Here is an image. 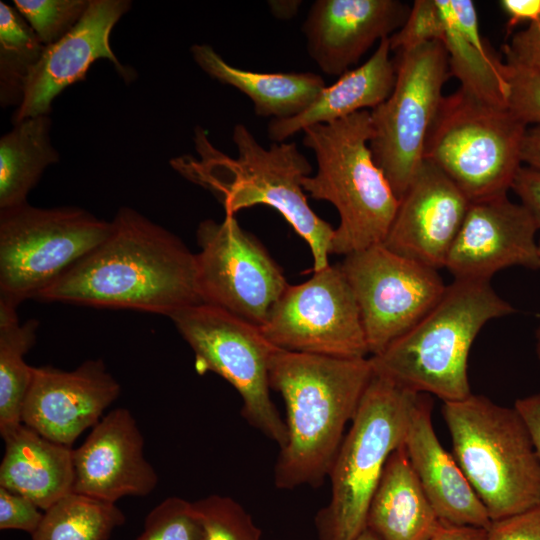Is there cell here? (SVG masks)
Returning <instances> with one entry per match:
<instances>
[{
	"label": "cell",
	"instance_id": "cell-1",
	"mask_svg": "<svg viewBox=\"0 0 540 540\" xmlns=\"http://www.w3.org/2000/svg\"><path fill=\"white\" fill-rule=\"evenodd\" d=\"M170 317L202 303L196 255L182 240L130 207L111 220L108 237L35 298Z\"/></svg>",
	"mask_w": 540,
	"mask_h": 540
},
{
	"label": "cell",
	"instance_id": "cell-2",
	"mask_svg": "<svg viewBox=\"0 0 540 540\" xmlns=\"http://www.w3.org/2000/svg\"><path fill=\"white\" fill-rule=\"evenodd\" d=\"M373 375L369 357L276 348L269 361V384L282 396L287 413V442L274 468L277 488L322 484Z\"/></svg>",
	"mask_w": 540,
	"mask_h": 540
},
{
	"label": "cell",
	"instance_id": "cell-3",
	"mask_svg": "<svg viewBox=\"0 0 540 540\" xmlns=\"http://www.w3.org/2000/svg\"><path fill=\"white\" fill-rule=\"evenodd\" d=\"M232 140L236 157L216 149L197 128L194 141L199 158L183 156L173 166L214 193L226 215L255 205L276 209L308 244L314 272L327 267L334 229L309 206L302 181L310 176L312 166L296 143H272L264 148L241 123L234 126Z\"/></svg>",
	"mask_w": 540,
	"mask_h": 540
},
{
	"label": "cell",
	"instance_id": "cell-4",
	"mask_svg": "<svg viewBox=\"0 0 540 540\" xmlns=\"http://www.w3.org/2000/svg\"><path fill=\"white\" fill-rule=\"evenodd\" d=\"M514 312L490 281L454 279L418 323L369 357L374 374L443 402L465 399L471 394L467 366L476 336L490 320Z\"/></svg>",
	"mask_w": 540,
	"mask_h": 540
},
{
	"label": "cell",
	"instance_id": "cell-5",
	"mask_svg": "<svg viewBox=\"0 0 540 540\" xmlns=\"http://www.w3.org/2000/svg\"><path fill=\"white\" fill-rule=\"evenodd\" d=\"M302 132L303 144L317 162L316 174L303 179V189L315 200L330 202L339 214L330 254L346 256L383 243L399 199L370 149V111Z\"/></svg>",
	"mask_w": 540,
	"mask_h": 540
},
{
	"label": "cell",
	"instance_id": "cell-6",
	"mask_svg": "<svg viewBox=\"0 0 540 540\" xmlns=\"http://www.w3.org/2000/svg\"><path fill=\"white\" fill-rule=\"evenodd\" d=\"M453 456L492 521L540 505V460L515 407L470 394L444 402Z\"/></svg>",
	"mask_w": 540,
	"mask_h": 540
},
{
	"label": "cell",
	"instance_id": "cell-7",
	"mask_svg": "<svg viewBox=\"0 0 540 540\" xmlns=\"http://www.w3.org/2000/svg\"><path fill=\"white\" fill-rule=\"evenodd\" d=\"M420 393L373 375L329 472L331 496L318 511L320 540H354L390 455L404 444L410 412Z\"/></svg>",
	"mask_w": 540,
	"mask_h": 540
},
{
	"label": "cell",
	"instance_id": "cell-8",
	"mask_svg": "<svg viewBox=\"0 0 540 540\" xmlns=\"http://www.w3.org/2000/svg\"><path fill=\"white\" fill-rule=\"evenodd\" d=\"M528 126L507 107L483 103L458 89L442 98L423 158L439 168L470 202L507 195L523 165Z\"/></svg>",
	"mask_w": 540,
	"mask_h": 540
},
{
	"label": "cell",
	"instance_id": "cell-9",
	"mask_svg": "<svg viewBox=\"0 0 540 540\" xmlns=\"http://www.w3.org/2000/svg\"><path fill=\"white\" fill-rule=\"evenodd\" d=\"M110 231L111 221L75 206L0 210V303L35 299Z\"/></svg>",
	"mask_w": 540,
	"mask_h": 540
},
{
	"label": "cell",
	"instance_id": "cell-10",
	"mask_svg": "<svg viewBox=\"0 0 540 540\" xmlns=\"http://www.w3.org/2000/svg\"><path fill=\"white\" fill-rule=\"evenodd\" d=\"M195 355L199 373L211 371L230 383L242 399L241 414L276 442H287V427L270 396L269 361L276 350L260 327L204 303L169 317Z\"/></svg>",
	"mask_w": 540,
	"mask_h": 540
},
{
	"label": "cell",
	"instance_id": "cell-11",
	"mask_svg": "<svg viewBox=\"0 0 540 540\" xmlns=\"http://www.w3.org/2000/svg\"><path fill=\"white\" fill-rule=\"evenodd\" d=\"M395 54L393 90L370 111L373 135L369 145L375 162L400 199L424 161L428 131L451 74L440 41Z\"/></svg>",
	"mask_w": 540,
	"mask_h": 540
},
{
	"label": "cell",
	"instance_id": "cell-12",
	"mask_svg": "<svg viewBox=\"0 0 540 540\" xmlns=\"http://www.w3.org/2000/svg\"><path fill=\"white\" fill-rule=\"evenodd\" d=\"M196 239L201 302L263 326L289 285L281 267L234 215L201 221Z\"/></svg>",
	"mask_w": 540,
	"mask_h": 540
},
{
	"label": "cell",
	"instance_id": "cell-13",
	"mask_svg": "<svg viewBox=\"0 0 540 540\" xmlns=\"http://www.w3.org/2000/svg\"><path fill=\"white\" fill-rule=\"evenodd\" d=\"M340 267L356 298L371 356L418 323L447 287L438 270L382 243L346 255Z\"/></svg>",
	"mask_w": 540,
	"mask_h": 540
},
{
	"label": "cell",
	"instance_id": "cell-14",
	"mask_svg": "<svg viewBox=\"0 0 540 540\" xmlns=\"http://www.w3.org/2000/svg\"><path fill=\"white\" fill-rule=\"evenodd\" d=\"M276 348L337 358H366L360 310L341 267L328 265L288 285L260 327Z\"/></svg>",
	"mask_w": 540,
	"mask_h": 540
},
{
	"label": "cell",
	"instance_id": "cell-15",
	"mask_svg": "<svg viewBox=\"0 0 540 540\" xmlns=\"http://www.w3.org/2000/svg\"><path fill=\"white\" fill-rule=\"evenodd\" d=\"M129 0H90L75 27L59 41L45 46L31 69L21 104L12 116V124L27 118L49 115L54 99L68 86L85 79L91 64L107 59L126 83L136 72L120 63L110 45V34L131 8Z\"/></svg>",
	"mask_w": 540,
	"mask_h": 540
},
{
	"label": "cell",
	"instance_id": "cell-16",
	"mask_svg": "<svg viewBox=\"0 0 540 540\" xmlns=\"http://www.w3.org/2000/svg\"><path fill=\"white\" fill-rule=\"evenodd\" d=\"M120 385L102 359H89L76 369L33 367L22 408V423L44 437L72 447L118 398Z\"/></svg>",
	"mask_w": 540,
	"mask_h": 540
},
{
	"label": "cell",
	"instance_id": "cell-17",
	"mask_svg": "<svg viewBox=\"0 0 540 540\" xmlns=\"http://www.w3.org/2000/svg\"><path fill=\"white\" fill-rule=\"evenodd\" d=\"M532 216L507 195L470 202L445 268L459 280H485L510 266L540 268Z\"/></svg>",
	"mask_w": 540,
	"mask_h": 540
},
{
	"label": "cell",
	"instance_id": "cell-18",
	"mask_svg": "<svg viewBox=\"0 0 540 540\" xmlns=\"http://www.w3.org/2000/svg\"><path fill=\"white\" fill-rule=\"evenodd\" d=\"M73 464L72 492L107 503L115 504L126 496H147L159 480L145 458L144 437L137 422L124 407L104 415L73 449Z\"/></svg>",
	"mask_w": 540,
	"mask_h": 540
},
{
	"label": "cell",
	"instance_id": "cell-19",
	"mask_svg": "<svg viewBox=\"0 0 540 540\" xmlns=\"http://www.w3.org/2000/svg\"><path fill=\"white\" fill-rule=\"evenodd\" d=\"M470 201L435 165L423 161L404 194L383 245L440 269L464 221Z\"/></svg>",
	"mask_w": 540,
	"mask_h": 540
},
{
	"label": "cell",
	"instance_id": "cell-20",
	"mask_svg": "<svg viewBox=\"0 0 540 540\" xmlns=\"http://www.w3.org/2000/svg\"><path fill=\"white\" fill-rule=\"evenodd\" d=\"M410 9L398 0H317L302 26L308 55L325 74L339 77L376 41L397 32Z\"/></svg>",
	"mask_w": 540,
	"mask_h": 540
},
{
	"label": "cell",
	"instance_id": "cell-21",
	"mask_svg": "<svg viewBox=\"0 0 540 540\" xmlns=\"http://www.w3.org/2000/svg\"><path fill=\"white\" fill-rule=\"evenodd\" d=\"M404 448L417 479L442 522L489 529L492 520L432 423V400L420 393L410 412Z\"/></svg>",
	"mask_w": 540,
	"mask_h": 540
},
{
	"label": "cell",
	"instance_id": "cell-22",
	"mask_svg": "<svg viewBox=\"0 0 540 540\" xmlns=\"http://www.w3.org/2000/svg\"><path fill=\"white\" fill-rule=\"evenodd\" d=\"M391 52L389 37L382 39L365 63L326 86L304 111L288 119L270 120L267 132L272 143L285 142L307 127L334 122L368 108L372 110L384 102L396 80Z\"/></svg>",
	"mask_w": 540,
	"mask_h": 540
},
{
	"label": "cell",
	"instance_id": "cell-23",
	"mask_svg": "<svg viewBox=\"0 0 540 540\" xmlns=\"http://www.w3.org/2000/svg\"><path fill=\"white\" fill-rule=\"evenodd\" d=\"M0 487L32 500L43 511L72 493L73 448L20 424L1 435Z\"/></svg>",
	"mask_w": 540,
	"mask_h": 540
},
{
	"label": "cell",
	"instance_id": "cell-24",
	"mask_svg": "<svg viewBox=\"0 0 540 540\" xmlns=\"http://www.w3.org/2000/svg\"><path fill=\"white\" fill-rule=\"evenodd\" d=\"M444 17L443 44L451 76L477 100L507 107L505 64L485 44L472 0H437ZM508 108V107H507Z\"/></svg>",
	"mask_w": 540,
	"mask_h": 540
},
{
	"label": "cell",
	"instance_id": "cell-25",
	"mask_svg": "<svg viewBox=\"0 0 540 540\" xmlns=\"http://www.w3.org/2000/svg\"><path fill=\"white\" fill-rule=\"evenodd\" d=\"M440 524L403 444L387 460L369 505L366 527L380 540H430Z\"/></svg>",
	"mask_w": 540,
	"mask_h": 540
},
{
	"label": "cell",
	"instance_id": "cell-26",
	"mask_svg": "<svg viewBox=\"0 0 540 540\" xmlns=\"http://www.w3.org/2000/svg\"><path fill=\"white\" fill-rule=\"evenodd\" d=\"M190 51L196 64L211 78L246 95L259 117H294L326 87L324 79L312 72L263 73L234 67L208 44H195Z\"/></svg>",
	"mask_w": 540,
	"mask_h": 540
},
{
	"label": "cell",
	"instance_id": "cell-27",
	"mask_svg": "<svg viewBox=\"0 0 540 540\" xmlns=\"http://www.w3.org/2000/svg\"><path fill=\"white\" fill-rule=\"evenodd\" d=\"M49 115L27 118L0 138V210L28 203L44 171L60 160L52 145Z\"/></svg>",
	"mask_w": 540,
	"mask_h": 540
},
{
	"label": "cell",
	"instance_id": "cell-28",
	"mask_svg": "<svg viewBox=\"0 0 540 540\" xmlns=\"http://www.w3.org/2000/svg\"><path fill=\"white\" fill-rule=\"evenodd\" d=\"M39 323H20L17 307L0 303V434L22 424V408L33 367L25 354L36 342Z\"/></svg>",
	"mask_w": 540,
	"mask_h": 540
},
{
	"label": "cell",
	"instance_id": "cell-29",
	"mask_svg": "<svg viewBox=\"0 0 540 540\" xmlns=\"http://www.w3.org/2000/svg\"><path fill=\"white\" fill-rule=\"evenodd\" d=\"M126 517L114 503L70 493L44 511L32 540H108Z\"/></svg>",
	"mask_w": 540,
	"mask_h": 540
},
{
	"label": "cell",
	"instance_id": "cell-30",
	"mask_svg": "<svg viewBox=\"0 0 540 540\" xmlns=\"http://www.w3.org/2000/svg\"><path fill=\"white\" fill-rule=\"evenodd\" d=\"M44 45L15 7L0 1V104L18 107Z\"/></svg>",
	"mask_w": 540,
	"mask_h": 540
},
{
	"label": "cell",
	"instance_id": "cell-31",
	"mask_svg": "<svg viewBox=\"0 0 540 540\" xmlns=\"http://www.w3.org/2000/svg\"><path fill=\"white\" fill-rule=\"evenodd\" d=\"M192 504L202 525L203 540H261V530L233 498L213 494Z\"/></svg>",
	"mask_w": 540,
	"mask_h": 540
},
{
	"label": "cell",
	"instance_id": "cell-32",
	"mask_svg": "<svg viewBox=\"0 0 540 540\" xmlns=\"http://www.w3.org/2000/svg\"><path fill=\"white\" fill-rule=\"evenodd\" d=\"M13 4L39 41L48 46L75 27L90 0H14Z\"/></svg>",
	"mask_w": 540,
	"mask_h": 540
},
{
	"label": "cell",
	"instance_id": "cell-33",
	"mask_svg": "<svg viewBox=\"0 0 540 540\" xmlns=\"http://www.w3.org/2000/svg\"><path fill=\"white\" fill-rule=\"evenodd\" d=\"M135 540H203V529L192 502L171 496L148 513Z\"/></svg>",
	"mask_w": 540,
	"mask_h": 540
},
{
	"label": "cell",
	"instance_id": "cell-34",
	"mask_svg": "<svg viewBox=\"0 0 540 540\" xmlns=\"http://www.w3.org/2000/svg\"><path fill=\"white\" fill-rule=\"evenodd\" d=\"M444 17L437 0L414 1L403 26L389 37L392 52L440 41L444 35Z\"/></svg>",
	"mask_w": 540,
	"mask_h": 540
},
{
	"label": "cell",
	"instance_id": "cell-35",
	"mask_svg": "<svg viewBox=\"0 0 540 540\" xmlns=\"http://www.w3.org/2000/svg\"><path fill=\"white\" fill-rule=\"evenodd\" d=\"M504 64L508 109L526 126H540V72Z\"/></svg>",
	"mask_w": 540,
	"mask_h": 540
},
{
	"label": "cell",
	"instance_id": "cell-36",
	"mask_svg": "<svg viewBox=\"0 0 540 540\" xmlns=\"http://www.w3.org/2000/svg\"><path fill=\"white\" fill-rule=\"evenodd\" d=\"M29 498L0 487V529L21 530L33 535L44 512Z\"/></svg>",
	"mask_w": 540,
	"mask_h": 540
},
{
	"label": "cell",
	"instance_id": "cell-37",
	"mask_svg": "<svg viewBox=\"0 0 540 540\" xmlns=\"http://www.w3.org/2000/svg\"><path fill=\"white\" fill-rule=\"evenodd\" d=\"M503 54L508 65L540 72V20L513 34Z\"/></svg>",
	"mask_w": 540,
	"mask_h": 540
},
{
	"label": "cell",
	"instance_id": "cell-38",
	"mask_svg": "<svg viewBox=\"0 0 540 540\" xmlns=\"http://www.w3.org/2000/svg\"><path fill=\"white\" fill-rule=\"evenodd\" d=\"M487 540H540V505L492 521Z\"/></svg>",
	"mask_w": 540,
	"mask_h": 540
},
{
	"label": "cell",
	"instance_id": "cell-39",
	"mask_svg": "<svg viewBox=\"0 0 540 540\" xmlns=\"http://www.w3.org/2000/svg\"><path fill=\"white\" fill-rule=\"evenodd\" d=\"M511 189L520 198L536 226L540 229V171L522 165L518 170Z\"/></svg>",
	"mask_w": 540,
	"mask_h": 540
},
{
	"label": "cell",
	"instance_id": "cell-40",
	"mask_svg": "<svg viewBox=\"0 0 540 540\" xmlns=\"http://www.w3.org/2000/svg\"><path fill=\"white\" fill-rule=\"evenodd\" d=\"M500 6L508 16V34L523 22L531 24L540 20V0H501Z\"/></svg>",
	"mask_w": 540,
	"mask_h": 540
},
{
	"label": "cell",
	"instance_id": "cell-41",
	"mask_svg": "<svg viewBox=\"0 0 540 540\" xmlns=\"http://www.w3.org/2000/svg\"><path fill=\"white\" fill-rule=\"evenodd\" d=\"M514 407L524 419L540 460V393L517 399Z\"/></svg>",
	"mask_w": 540,
	"mask_h": 540
},
{
	"label": "cell",
	"instance_id": "cell-42",
	"mask_svg": "<svg viewBox=\"0 0 540 540\" xmlns=\"http://www.w3.org/2000/svg\"><path fill=\"white\" fill-rule=\"evenodd\" d=\"M488 529L454 525L441 521V524L430 540H487Z\"/></svg>",
	"mask_w": 540,
	"mask_h": 540
},
{
	"label": "cell",
	"instance_id": "cell-43",
	"mask_svg": "<svg viewBox=\"0 0 540 540\" xmlns=\"http://www.w3.org/2000/svg\"><path fill=\"white\" fill-rule=\"evenodd\" d=\"M523 165L540 171V126H528L522 142Z\"/></svg>",
	"mask_w": 540,
	"mask_h": 540
},
{
	"label": "cell",
	"instance_id": "cell-44",
	"mask_svg": "<svg viewBox=\"0 0 540 540\" xmlns=\"http://www.w3.org/2000/svg\"><path fill=\"white\" fill-rule=\"evenodd\" d=\"M301 4V1H269L268 6L271 12L279 19H289L293 17Z\"/></svg>",
	"mask_w": 540,
	"mask_h": 540
},
{
	"label": "cell",
	"instance_id": "cell-45",
	"mask_svg": "<svg viewBox=\"0 0 540 540\" xmlns=\"http://www.w3.org/2000/svg\"><path fill=\"white\" fill-rule=\"evenodd\" d=\"M354 540H380V538L371 530L366 528L358 537Z\"/></svg>",
	"mask_w": 540,
	"mask_h": 540
},
{
	"label": "cell",
	"instance_id": "cell-46",
	"mask_svg": "<svg viewBox=\"0 0 540 540\" xmlns=\"http://www.w3.org/2000/svg\"><path fill=\"white\" fill-rule=\"evenodd\" d=\"M538 357L540 358V328L537 331V346H536Z\"/></svg>",
	"mask_w": 540,
	"mask_h": 540
},
{
	"label": "cell",
	"instance_id": "cell-47",
	"mask_svg": "<svg viewBox=\"0 0 540 540\" xmlns=\"http://www.w3.org/2000/svg\"><path fill=\"white\" fill-rule=\"evenodd\" d=\"M538 248H539V256H540V239L538 241Z\"/></svg>",
	"mask_w": 540,
	"mask_h": 540
}]
</instances>
